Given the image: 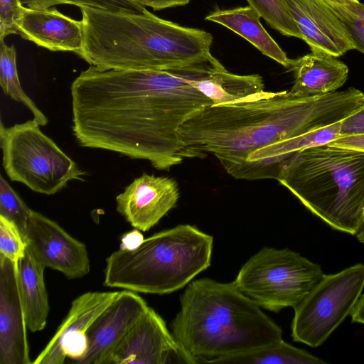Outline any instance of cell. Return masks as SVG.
Segmentation results:
<instances>
[{"label":"cell","instance_id":"1","mask_svg":"<svg viewBox=\"0 0 364 364\" xmlns=\"http://www.w3.org/2000/svg\"><path fill=\"white\" fill-rule=\"evenodd\" d=\"M222 65L213 56L166 70L90 65L70 87L76 141L168 170L184 159L179 129L213 105L196 82Z\"/></svg>","mask_w":364,"mask_h":364},{"label":"cell","instance_id":"2","mask_svg":"<svg viewBox=\"0 0 364 364\" xmlns=\"http://www.w3.org/2000/svg\"><path fill=\"white\" fill-rule=\"evenodd\" d=\"M363 95L355 87L308 97L264 90L207 106L178 130L183 158L210 153L227 172L261 148L343 121L364 108Z\"/></svg>","mask_w":364,"mask_h":364},{"label":"cell","instance_id":"3","mask_svg":"<svg viewBox=\"0 0 364 364\" xmlns=\"http://www.w3.org/2000/svg\"><path fill=\"white\" fill-rule=\"evenodd\" d=\"M82 14L83 46L79 55L90 65L118 70H166L213 55V36L155 16L90 6Z\"/></svg>","mask_w":364,"mask_h":364},{"label":"cell","instance_id":"4","mask_svg":"<svg viewBox=\"0 0 364 364\" xmlns=\"http://www.w3.org/2000/svg\"><path fill=\"white\" fill-rule=\"evenodd\" d=\"M180 301L171 329L191 364L215 363L282 339V328L232 282L194 280Z\"/></svg>","mask_w":364,"mask_h":364},{"label":"cell","instance_id":"5","mask_svg":"<svg viewBox=\"0 0 364 364\" xmlns=\"http://www.w3.org/2000/svg\"><path fill=\"white\" fill-rule=\"evenodd\" d=\"M277 180L332 229L355 235L364 220V152L307 148L284 162Z\"/></svg>","mask_w":364,"mask_h":364},{"label":"cell","instance_id":"6","mask_svg":"<svg viewBox=\"0 0 364 364\" xmlns=\"http://www.w3.org/2000/svg\"><path fill=\"white\" fill-rule=\"evenodd\" d=\"M213 246L211 235L178 225L134 250L112 252L106 259L104 285L144 294L176 291L210 266Z\"/></svg>","mask_w":364,"mask_h":364},{"label":"cell","instance_id":"7","mask_svg":"<svg viewBox=\"0 0 364 364\" xmlns=\"http://www.w3.org/2000/svg\"><path fill=\"white\" fill-rule=\"evenodd\" d=\"M33 118L6 128L1 123L2 165L12 181L35 192L53 195L85 172L40 129Z\"/></svg>","mask_w":364,"mask_h":364},{"label":"cell","instance_id":"8","mask_svg":"<svg viewBox=\"0 0 364 364\" xmlns=\"http://www.w3.org/2000/svg\"><path fill=\"white\" fill-rule=\"evenodd\" d=\"M323 275L319 264L298 252L264 247L243 264L232 283L259 306L279 312L296 307Z\"/></svg>","mask_w":364,"mask_h":364},{"label":"cell","instance_id":"9","mask_svg":"<svg viewBox=\"0 0 364 364\" xmlns=\"http://www.w3.org/2000/svg\"><path fill=\"white\" fill-rule=\"evenodd\" d=\"M364 289V264L324 274L294 309L291 337L316 348L350 315Z\"/></svg>","mask_w":364,"mask_h":364},{"label":"cell","instance_id":"10","mask_svg":"<svg viewBox=\"0 0 364 364\" xmlns=\"http://www.w3.org/2000/svg\"><path fill=\"white\" fill-rule=\"evenodd\" d=\"M26 249L45 268L63 273L68 279H80L90 272L86 246L56 222L31 210L24 235Z\"/></svg>","mask_w":364,"mask_h":364},{"label":"cell","instance_id":"11","mask_svg":"<svg viewBox=\"0 0 364 364\" xmlns=\"http://www.w3.org/2000/svg\"><path fill=\"white\" fill-rule=\"evenodd\" d=\"M118 293L88 291L75 299L67 316L33 363L63 364L67 358L73 363L82 358L87 350L89 328Z\"/></svg>","mask_w":364,"mask_h":364},{"label":"cell","instance_id":"12","mask_svg":"<svg viewBox=\"0 0 364 364\" xmlns=\"http://www.w3.org/2000/svg\"><path fill=\"white\" fill-rule=\"evenodd\" d=\"M190 363L164 319L151 307L113 352L109 364Z\"/></svg>","mask_w":364,"mask_h":364},{"label":"cell","instance_id":"13","mask_svg":"<svg viewBox=\"0 0 364 364\" xmlns=\"http://www.w3.org/2000/svg\"><path fill=\"white\" fill-rule=\"evenodd\" d=\"M148 307L136 292L125 289L119 291L89 328L87 350L75 363L109 364L114 350Z\"/></svg>","mask_w":364,"mask_h":364},{"label":"cell","instance_id":"14","mask_svg":"<svg viewBox=\"0 0 364 364\" xmlns=\"http://www.w3.org/2000/svg\"><path fill=\"white\" fill-rule=\"evenodd\" d=\"M178 198L173 179L143 173L117 196V210L134 228L146 232L176 206Z\"/></svg>","mask_w":364,"mask_h":364},{"label":"cell","instance_id":"15","mask_svg":"<svg viewBox=\"0 0 364 364\" xmlns=\"http://www.w3.org/2000/svg\"><path fill=\"white\" fill-rule=\"evenodd\" d=\"M18 264L0 257V364H31Z\"/></svg>","mask_w":364,"mask_h":364},{"label":"cell","instance_id":"16","mask_svg":"<svg viewBox=\"0 0 364 364\" xmlns=\"http://www.w3.org/2000/svg\"><path fill=\"white\" fill-rule=\"evenodd\" d=\"M311 52L340 57L355 50L342 21L325 0H284Z\"/></svg>","mask_w":364,"mask_h":364},{"label":"cell","instance_id":"17","mask_svg":"<svg viewBox=\"0 0 364 364\" xmlns=\"http://www.w3.org/2000/svg\"><path fill=\"white\" fill-rule=\"evenodd\" d=\"M341 121L328 127L261 148L228 173L236 179H277L284 162L297 151L327 144L340 136Z\"/></svg>","mask_w":364,"mask_h":364},{"label":"cell","instance_id":"18","mask_svg":"<svg viewBox=\"0 0 364 364\" xmlns=\"http://www.w3.org/2000/svg\"><path fill=\"white\" fill-rule=\"evenodd\" d=\"M22 38L51 51L80 55L83 46L81 21L71 18L56 9L26 7L18 25Z\"/></svg>","mask_w":364,"mask_h":364},{"label":"cell","instance_id":"19","mask_svg":"<svg viewBox=\"0 0 364 364\" xmlns=\"http://www.w3.org/2000/svg\"><path fill=\"white\" fill-rule=\"evenodd\" d=\"M289 69L294 81L289 92L298 97L321 95L337 91L348 79V68L336 57L311 52L292 60Z\"/></svg>","mask_w":364,"mask_h":364},{"label":"cell","instance_id":"20","mask_svg":"<svg viewBox=\"0 0 364 364\" xmlns=\"http://www.w3.org/2000/svg\"><path fill=\"white\" fill-rule=\"evenodd\" d=\"M260 18L258 12L248 5L232 9L216 10L208 14L205 19L232 31L249 41L263 55L289 69L292 60L287 57L286 53L264 28Z\"/></svg>","mask_w":364,"mask_h":364},{"label":"cell","instance_id":"21","mask_svg":"<svg viewBox=\"0 0 364 364\" xmlns=\"http://www.w3.org/2000/svg\"><path fill=\"white\" fill-rule=\"evenodd\" d=\"M45 269L26 249L18 262V279L27 327L33 333L45 328L49 313Z\"/></svg>","mask_w":364,"mask_h":364},{"label":"cell","instance_id":"22","mask_svg":"<svg viewBox=\"0 0 364 364\" xmlns=\"http://www.w3.org/2000/svg\"><path fill=\"white\" fill-rule=\"evenodd\" d=\"M196 87L213 105L232 102L264 91L262 77L240 75L228 72L223 65L196 82Z\"/></svg>","mask_w":364,"mask_h":364},{"label":"cell","instance_id":"23","mask_svg":"<svg viewBox=\"0 0 364 364\" xmlns=\"http://www.w3.org/2000/svg\"><path fill=\"white\" fill-rule=\"evenodd\" d=\"M217 364H323L326 361L283 339L247 353L221 358Z\"/></svg>","mask_w":364,"mask_h":364},{"label":"cell","instance_id":"24","mask_svg":"<svg viewBox=\"0 0 364 364\" xmlns=\"http://www.w3.org/2000/svg\"><path fill=\"white\" fill-rule=\"evenodd\" d=\"M0 85L6 95L14 100L23 103L31 111L41 126L48 124L47 117L26 95L21 85L14 46H9L4 41H0Z\"/></svg>","mask_w":364,"mask_h":364},{"label":"cell","instance_id":"25","mask_svg":"<svg viewBox=\"0 0 364 364\" xmlns=\"http://www.w3.org/2000/svg\"><path fill=\"white\" fill-rule=\"evenodd\" d=\"M261 18L284 36L301 39V34L292 19L284 0H246Z\"/></svg>","mask_w":364,"mask_h":364},{"label":"cell","instance_id":"26","mask_svg":"<svg viewBox=\"0 0 364 364\" xmlns=\"http://www.w3.org/2000/svg\"><path fill=\"white\" fill-rule=\"evenodd\" d=\"M28 8L49 9L58 4H73L76 6H90L111 11L139 14L146 9L134 0H23Z\"/></svg>","mask_w":364,"mask_h":364},{"label":"cell","instance_id":"27","mask_svg":"<svg viewBox=\"0 0 364 364\" xmlns=\"http://www.w3.org/2000/svg\"><path fill=\"white\" fill-rule=\"evenodd\" d=\"M31 211V209L1 175L0 215L15 223L23 237Z\"/></svg>","mask_w":364,"mask_h":364},{"label":"cell","instance_id":"28","mask_svg":"<svg viewBox=\"0 0 364 364\" xmlns=\"http://www.w3.org/2000/svg\"><path fill=\"white\" fill-rule=\"evenodd\" d=\"M330 5L342 21L355 50L364 54V3Z\"/></svg>","mask_w":364,"mask_h":364},{"label":"cell","instance_id":"29","mask_svg":"<svg viewBox=\"0 0 364 364\" xmlns=\"http://www.w3.org/2000/svg\"><path fill=\"white\" fill-rule=\"evenodd\" d=\"M26 251V244L17 225L0 215V257L18 264Z\"/></svg>","mask_w":364,"mask_h":364},{"label":"cell","instance_id":"30","mask_svg":"<svg viewBox=\"0 0 364 364\" xmlns=\"http://www.w3.org/2000/svg\"><path fill=\"white\" fill-rule=\"evenodd\" d=\"M25 9L21 0H0V41L18 33V25Z\"/></svg>","mask_w":364,"mask_h":364},{"label":"cell","instance_id":"31","mask_svg":"<svg viewBox=\"0 0 364 364\" xmlns=\"http://www.w3.org/2000/svg\"><path fill=\"white\" fill-rule=\"evenodd\" d=\"M357 134H364V108L341 123L340 136Z\"/></svg>","mask_w":364,"mask_h":364},{"label":"cell","instance_id":"32","mask_svg":"<svg viewBox=\"0 0 364 364\" xmlns=\"http://www.w3.org/2000/svg\"><path fill=\"white\" fill-rule=\"evenodd\" d=\"M328 144L335 147L364 152V134L341 136Z\"/></svg>","mask_w":364,"mask_h":364},{"label":"cell","instance_id":"33","mask_svg":"<svg viewBox=\"0 0 364 364\" xmlns=\"http://www.w3.org/2000/svg\"><path fill=\"white\" fill-rule=\"evenodd\" d=\"M143 6L150 7L154 10H161L179 6L186 5L191 0H134Z\"/></svg>","mask_w":364,"mask_h":364},{"label":"cell","instance_id":"34","mask_svg":"<svg viewBox=\"0 0 364 364\" xmlns=\"http://www.w3.org/2000/svg\"><path fill=\"white\" fill-rule=\"evenodd\" d=\"M144 236L140 230L135 229L125 233L122 237L119 249L131 250L138 247L144 240Z\"/></svg>","mask_w":364,"mask_h":364},{"label":"cell","instance_id":"35","mask_svg":"<svg viewBox=\"0 0 364 364\" xmlns=\"http://www.w3.org/2000/svg\"><path fill=\"white\" fill-rule=\"evenodd\" d=\"M350 316L352 322L364 324V294L360 296Z\"/></svg>","mask_w":364,"mask_h":364},{"label":"cell","instance_id":"36","mask_svg":"<svg viewBox=\"0 0 364 364\" xmlns=\"http://www.w3.org/2000/svg\"><path fill=\"white\" fill-rule=\"evenodd\" d=\"M330 4L347 5L359 2V0H325Z\"/></svg>","mask_w":364,"mask_h":364},{"label":"cell","instance_id":"37","mask_svg":"<svg viewBox=\"0 0 364 364\" xmlns=\"http://www.w3.org/2000/svg\"><path fill=\"white\" fill-rule=\"evenodd\" d=\"M355 236L360 242L364 244V220L357 231Z\"/></svg>","mask_w":364,"mask_h":364},{"label":"cell","instance_id":"38","mask_svg":"<svg viewBox=\"0 0 364 364\" xmlns=\"http://www.w3.org/2000/svg\"><path fill=\"white\" fill-rule=\"evenodd\" d=\"M363 103H364V95H363Z\"/></svg>","mask_w":364,"mask_h":364}]
</instances>
